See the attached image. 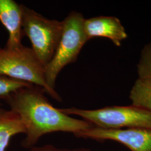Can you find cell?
Listing matches in <instances>:
<instances>
[{
  "label": "cell",
  "instance_id": "cell-1",
  "mask_svg": "<svg viewBox=\"0 0 151 151\" xmlns=\"http://www.w3.org/2000/svg\"><path fill=\"white\" fill-rule=\"evenodd\" d=\"M34 85L21 88L4 100L10 110L19 115L26 128L22 147L30 149L43 135L48 133L63 132L76 134L93 126L54 108L44 96L43 88Z\"/></svg>",
  "mask_w": 151,
  "mask_h": 151
},
{
  "label": "cell",
  "instance_id": "cell-2",
  "mask_svg": "<svg viewBox=\"0 0 151 151\" xmlns=\"http://www.w3.org/2000/svg\"><path fill=\"white\" fill-rule=\"evenodd\" d=\"M68 115L81 117L93 126L108 129L140 128L151 130V113L133 105L112 106L95 110L60 109Z\"/></svg>",
  "mask_w": 151,
  "mask_h": 151
},
{
  "label": "cell",
  "instance_id": "cell-3",
  "mask_svg": "<svg viewBox=\"0 0 151 151\" xmlns=\"http://www.w3.org/2000/svg\"><path fill=\"white\" fill-rule=\"evenodd\" d=\"M0 76L35 85L43 88L55 100L62 101L58 93L47 84L45 67L32 48L22 45L17 50H11L0 47Z\"/></svg>",
  "mask_w": 151,
  "mask_h": 151
},
{
  "label": "cell",
  "instance_id": "cell-4",
  "mask_svg": "<svg viewBox=\"0 0 151 151\" xmlns=\"http://www.w3.org/2000/svg\"><path fill=\"white\" fill-rule=\"evenodd\" d=\"M85 19L81 13L72 11L63 20V30L59 44L53 58L45 67L46 82L53 89L60 72L65 65L75 62L88 41L83 27Z\"/></svg>",
  "mask_w": 151,
  "mask_h": 151
},
{
  "label": "cell",
  "instance_id": "cell-5",
  "mask_svg": "<svg viewBox=\"0 0 151 151\" xmlns=\"http://www.w3.org/2000/svg\"><path fill=\"white\" fill-rule=\"evenodd\" d=\"M22 30L32 51L45 67L53 58L63 30V21L50 20L22 5Z\"/></svg>",
  "mask_w": 151,
  "mask_h": 151
},
{
  "label": "cell",
  "instance_id": "cell-6",
  "mask_svg": "<svg viewBox=\"0 0 151 151\" xmlns=\"http://www.w3.org/2000/svg\"><path fill=\"white\" fill-rule=\"evenodd\" d=\"M78 138L113 140L131 151H151V130L140 128L122 129H103L95 126L75 134Z\"/></svg>",
  "mask_w": 151,
  "mask_h": 151
},
{
  "label": "cell",
  "instance_id": "cell-7",
  "mask_svg": "<svg viewBox=\"0 0 151 151\" xmlns=\"http://www.w3.org/2000/svg\"><path fill=\"white\" fill-rule=\"evenodd\" d=\"M84 31L87 40L95 37H104L120 47L128 35L119 19L114 16H97L85 19Z\"/></svg>",
  "mask_w": 151,
  "mask_h": 151
},
{
  "label": "cell",
  "instance_id": "cell-8",
  "mask_svg": "<svg viewBox=\"0 0 151 151\" xmlns=\"http://www.w3.org/2000/svg\"><path fill=\"white\" fill-rule=\"evenodd\" d=\"M0 22L9 32L5 47L17 50L22 46V5L13 0H0Z\"/></svg>",
  "mask_w": 151,
  "mask_h": 151
},
{
  "label": "cell",
  "instance_id": "cell-9",
  "mask_svg": "<svg viewBox=\"0 0 151 151\" xmlns=\"http://www.w3.org/2000/svg\"><path fill=\"white\" fill-rule=\"evenodd\" d=\"M26 133V128L15 111L0 108V151H5L12 137Z\"/></svg>",
  "mask_w": 151,
  "mask_h": 151
},
{
  "label": "cell",
  "instance_id": "cell-10",
  "mask_svg": "<svg viewBox=\"0 0 151 151\" xmlns=\"http://www.w3.org/2000/svg\"><path fill=\"white\" fill-rule=\"evenodd\" d=\"M132 105L151 113V80L138 78L129 94Z\"/></svg>",
  "mask_w": 151,
  "mask_h": 151
},
{
  "label": "cell",
  "instance_id": "cell-11",
  "mask_svg": "<svg viewBox=\"0 0 151 151\" xmlns=\"http://www.w3.org/2000/svg\"><path fill=\"white\" fill-rule=\"evenodd\" d=\"M33 85L25 81L17 80L11 78L0 76V99L5 100L11 93L17 90Z\"/></svg>",
  "mask_w": 151,
  "mask_h": 151
},
{
  "label": "cell",
  "instance_id": "cell-12",
  "mask_svg": "<svg viewBox=\"0 0 151 151\" xmlns=\"http://www.w3.org/2000/svg\"><path fill=\"white\" fill-rule=\"evenodd\" d=\"M137 71L139 78L151 80V43L147 44L142 51Z\"/></svg>",
  "mask_w": 151,
  "mask_h": 151
},
{
  "label": "cell",
  "instance_id": "cell-13",
  "mask_svg": "<svg viewBox=\"0 0 151 151\" xmlns=\"http://www.w3.org/2000/svg\"><path fill=\"white\" fill-rule=\"evenodd\" d=\"M29 151H92L87 148H76V149H66V148H58L51 145H46L44 146L36 147L34 146L30 149Z\"/></svg>",
  "mask_w": 151,
  "mask_h": 151
},
{
  "label": "cell",
  "instance_id": "cell-14",
  "mask_svg": "<svg viewBox=\"0 0 151 151\" xmlns=\"http://www.w3.org/2000/svg\"><path fill=\"white\" fill-rule=\"evenodd\" d=\"M0 106H1V103H0Z\"/></svg>",
  "mask_w": 151,
  "mask_h": 151
}]
</instances>
